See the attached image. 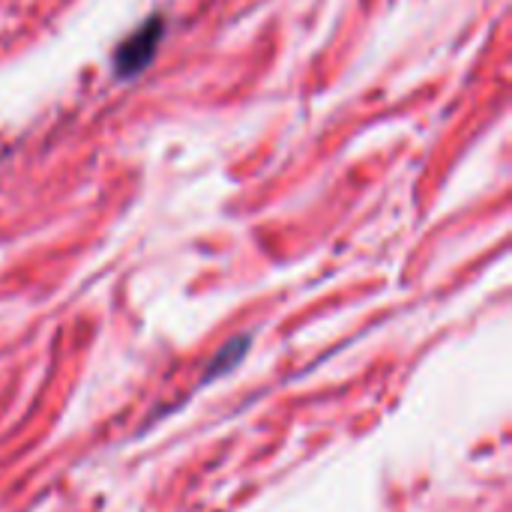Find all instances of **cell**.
I'll return each instance as SVG.
<instances>
[{
    "label": "cell",
    "mask_w": 512,
    "mask_h": 512,
    "mask_svg": "<svg viewBox=\"0 0 512 512\" xmlns=\"http://www.w3.org/2000/svg\"><path fill=\"white\" fill-rule=\"evenodd\" d=\"M165 36V18L162 12H153L141 21L138 30H132L114 51V75L120 81H129V78H138L156 57L159 51V42Z\"/></svg>",
    "instance_id": "obj_1"
},
{
    "label": "cell",
    "mask_w": 512,
    "mask_h": 512,
    "mask_svg": "<svg viewBox=\"0 0 512 512\" xmlns=\"http://www.w3.org/2000/svg\"><path fill=\"white\" fill-rule=\"evenodd\" d=\"M246 348H249V339L246 336H237V339H231L216 357H213V363L207 366V375H204V381H210V378H216V375H222V372H228V369H234L240 360H243V354H246Z\"/></svg>",
    "instance_id": "obj_2"
}]
</instances>
